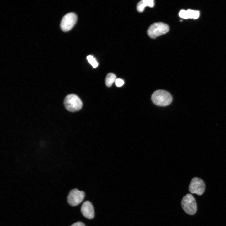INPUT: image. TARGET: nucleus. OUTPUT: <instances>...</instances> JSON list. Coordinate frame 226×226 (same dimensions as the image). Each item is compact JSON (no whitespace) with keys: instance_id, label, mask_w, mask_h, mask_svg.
Wrapping results in <instances>:
<instances>
[{"instance_id":"nucleus-1","label":"nucleus","mask_w":226,"mask_h":226,"mask_svg":"<svg viewBox=\"0 0 226 226\" xmlns=\"http://www.w3.org/2000/svg\"><path fill=\"white\" fill-rule=\"evenodd\" d=\"M151 100L154 104L160 106H165L170 105L172 97L170 93L163 90H158L154 92L151 96Z\"/></svg>"},{"instance_id":"nucleus-2","label":"nucleus","mask_w":226,"mask_h":226,"mask_svg":"<svg viewBox=\"0 0 226 226\" xmlns=\"http://www.w3.org/2000/svg\"><path fill=\"white\" fill-rule=\"evenodd\" d=\"M64 104L66 109L71 112L79 110L83 105L82 101L79 97L74 94L67 95L64 99Z\"/></svg>"},{"instance_id":"nucleus-3","label":"nucleus","mask_w":226,"mask_h":226,"mask_svg":"<svg viewBox=\"0 0 226 226\" xmlns=\"http://www.w3.org/2000/svg\"><path fill=\"white\" fill-rule=\"evenodd\" d=\"M181 207L186 213L190 215H193L196 212L197 206L196 201L193 196L187 194L182 198L181 201Z\"/></svg>"},{"instance_id":"nucleus-4","label":"nucleus","mask_w":226,"mask_h":226,"mask_svg":"<svg viewBox=\"0 0 226 226\" xmlns=\"http://www.w3.org/2000/svg\"><path fill=\"white\" fill-rule=\"evenodd\" d=\"M169 27L163 22H156L152 24L147 30L148 35L152 38H155L167 33L169 30Z\"/></svg>"},{"instance_id":"nucleus-5","label":"nucleus","mask_w":226,"mask_h":226,"mask_svg":"<svg viewBox=\"0 0 226 226\" xmlns=\"http://www.w3.org/2000/svg\"><path fill=\"white\" fill-rule=\"evenodd\" d=\"M77 17L74 13H69L62 18L60 23V27L64 32H67L71 30L76 24Z\"/></svg>"},{"instance_id":"nucleus-6","label":"nucleus","mask_w":226,"mask_h":226,"mask_svg":"<svg viewBox=\"0 0 226 226\" xmlns=\"http://www.w3.org/2000/svg\"><path fill=\"white\" fill-rule=\"evenodd\" d=\"M205 188V185L203 181L201 179L195 177L191 180L190 183L189 191L191 193L200 196L203 193Z\"/></svg>"},{"instance_id":"nucleus-7","label":"nucleus","mask_w":226,"mask_h":226,"mask_svg":"<svg viewBox=\"0 0 226 226\" xmlns=\"http://www.w3.org/2000/svg\"><path fill=\"white\" fill-rule=\"evenodd\" d=\"M85 193L83 191L74 189L70 191L67 196V202L71 206H76L82 202Z\"/></svg>"},{"instance_id":"nucleus-8","label":"nucleus","mask_w":226,"mask_h":226,"mask_svg":"<svg viewBox=\"0 0 226 226\" xmlns=\"http://www.w3.org/2000/svg\"><path fill=\"white\" fill-rule=\"evenodd\" d=\"M81 213L83 216L88 219H92L94 217V211L91 203L86 201L82 204L81 208Z\"/></svg>"},{"instance_id":"nucleus-9","label":"nucleus","mask_w":226,"mask_h":226,"mask_svg":"<svg viewBox=\"0 0 226 226\" xmlns=\"http://www.w3.org/2000/svg\"><path fill=\"white\" fill-rule=\"evenodd\" d=\"M179 16L182 18L187 19L188 18L196 19L199 15V12L197 11L191 9L187 10H181L179 13Z\"/></svg>"},{"instance_id":"nucleus-10","label":"nucleus","mask_w":226,"mask_h":226,"mask_svg":"<svg viewBox=\"0 0 226 226\" xmlns=\"http://www.w3.org/2000/svg\"><path fill=\"white\" fill-rule=\"evenodd\" d=\"M154 1L153 0H142L137 4V9L139 12H142L146 6L153 7L154 5Z\"/></svg>"},{"instance_id":"nucleus-11","label":"nucleus","mask_w":226,"mask_h":226,"mask_svg":"<svg viewBox=\"0 0 226 226\" xmlns=\"http://www.w3.org/2000/svg\"><path fill=\"white\" fill-rule=\"evenodd\" d=\"M116 79V75L113 73L108 74L105 79V84L108 87H110Z\"/></svg>"},{"instance_id":"nucleus-12","label":"nucleus","mask_w":226,"mask_h":226,"mask_svg":"<svg viewBox=\"0 0 226 226\" xmlns=\"http://www.w3.org/2000/svg\"><path fill=\"white\" fill-rule=\"evenodd\" d=\"M87 59L89 62L94 68L97 67L98 65L96 59L91 55H88L87 57Z\"/></svg>"},{"instance_id":"nucleus-13","label":"nucleus","mask_w":226,"mask_h":226,"mask_svg":"<svg viewBox=\"0 0 226 226\" xmlns=\"http://www.w3.org/2000/svg\"><path fill=\"white\" fill-rule=\"evenodd\" d=\"M124 81L120 78L116 79L115 82V83L116 85L118 87H120L122 86L124 84Z\"/></svg>"},{"instance_id":"nucleus-14","label":"nucleus","mask_w":226,"mask_h":226,"mask_svg":"<svg viewBox=\"0 0 226 226\" xmlns=\"http://www.w3.org/2000/svg\"><path fill=\"white\" fill-rule=\"evenodd\" d=\"M70 226H85L82 222H77Z\"/></svg>"}]
</instances>
